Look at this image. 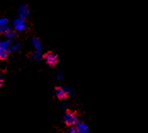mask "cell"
<instances>
[{
	"mask_svg": "<svg viewBox=\"0 0 148 133\" xmlns=\"http://www.w3.org/2000/svg\"><path fill=\"white\" fill-rule=\"evenodd\" d=\"M19 48V44H16V45H14L12 48H11V50H16V49H18Z\"/></svg>",
	"mask_w": 148,
	"mask_h": 133,
	"instance_id": "12",
	"label": "cell"
},
{
	"mask_svg": "<svg viewBox=\"0 0 148 133\" xmlns=\"http://www.w3.org/2000/svg\"><path fill=\"white\" fill-rule=\"evenodd\" d=\"M9 44H10V41L0 42V49H7V47H8Z\"/></svg>",
	"mask_w": 148,
	"mask_h": 133,
	"instance_id": "10",
	"label": "cell"
},
{
	"mask_svg": "<svg viewBox=\"0 0 148 133\" xmlns=\"http://www.w3.org/2000/svg\"><path fill=\"white\" fill-rule=\"evenodd\" d=\"M9 56L7 49H0V60H5Z\"/></svg>",
	"mask_w": 148,
	"mask_h": 133,
	"instance_id": "6",
	"label": "cell"
},
{
	"mask_svg": "<svg viewBox=\"0 0 148 133\" xmlns=\"http://www.w3.org/2000/svg\"><path fill=\"white\" fill-rule=\"evenodd\" d=\"M33 44H34V46L36 47V49H38V50L41 49V44L38 39H33Z\"/></svg>",
	"mask_w": 148,
	"mask_h": 133,
	"instance_id": "9",
	"label": "cell"
},
{
	"mask_svg": "<svg viewBox=\"0 0 148 133\" xmlns=\"http://www.w3.org/2000/svg\"><path fill=\"white\" fill-rule=\"evenodd\" d=\"M10 26H9V25H7V26H4V27H2V28H0V32L4 33L6 31H8V30H10Z\"/></svg>",
	"mask_w": 148,
	"mask_h": 133,
	"instance_id": "11",
	"label": "cell"
},
{
	"mask_svg": "<svg viewBox=\"0 0 148 133\" xmlns=\"http://www.w3.org/2000/svg\"><path fill=\"white\" fill-rule=\"evenodd\" d=\"M29 14V10L27 5H21L19 8V15L21 19H25Z\"/></svg>",
	"mask_w": 148,
	"mask_h": 133,
	"instance_id": "5",
	"label": "cell"
},
{
	"mask_svg": "<svg viewBox=\"0 0 148 133\" xmlns=\"http://www.w3.org/2000/svg\"><path fill=\"white\" fill-rule=\"evenodd\" d=\"M45 59L46 60L47 63H48L49 66H51V67L56 66V65L57 64L58 61H59L57 55H56V54L53 53V52H49V53H47L45 56Z\"/></svg>",
	"mask_w": 148,
	"mask_h": 133,
	"instance_id": "2",
	"label": "cell"
},
{
	"mask_svg": "<svg viewBox=\"0 0 148 133\" xmlns=\"http://www.w3.org/2000/svg\"><path fill=\"white\" fill-rule=\"evenodd\" d=\"M4 35H5L7 38H9V39H13V38H15V36H16V33H15V32L10 29L4 32Z\"/></svg>",
	"mask_w": 148,
	"mask_h": 133,
	"instance_id": "7",
	"label": "cell"
},
{
	"mask_svg": "<svg viewBox=\"0 0 148 133\" xmlns=\"http://www.w3.org/2000/svg\"><path fill=\"white\" fill-rule=\"evenodd\" d=\"M64 120H65V123H66V125H68V126L74 125L77 122V114L75 112L71 111V110H67L66 113V114H65Z\"/></svg>",
	"mask_w": 148,
	"mask_h": 133,
	"instance_id": "1",
	"label": "cell"
},
{
	"mask_svg": "<svg viewBox=\"0 0 148 133\" xmlns=\"http://www.w3.org/2000/svg\"><path fill=\"white\" fill-rule=\"evenodd\" d=\"M8 23H9V20L7 18H1L0 19V28L7 26Z\"/></svg>",
	"mask_w": 148,
	"mask_h": 133,
	"instance_id": "8",
	"label": "cell"
},
{
	"mask_svg": "<svg viewBox=\"0 0 148 133\" xmlns=\"http://www.w3.org/2000/svg\"><path fill=\"white\" fill-rule=\"evenodd\" d=\"M14 26H15V29L18 30V31H23L25 30L27 25H26V22L24 21L23 19H21V18H18L16 19L15 21H14Z\"/></svg>",
	"mask_w": 148,
	"mask_h": 133,
	"instance_id": "4",
	"label": "cell"
},
{
	"mask_svg": "<svg viewBox=\"0 0 148 133\" xmlns=\"http://www.w3.org/2000/svg\"><path fill=\"white\" fill-rule=\"evenodd\" d=\"M2 85H3V80L0 79V88H1V86H2Z\"/></svg>",
	"mask_w": 148,
	"mask_h": 133,
	"instance_id": "13",
	"label": "cell"
},
{
	"mask_svg": "<svg viewBox=\"0 0 148 133\" xmlns=\"http://www.w3.org/2000/svg\"><path fill=\"white\" fill-rule=\"evenodd\" d=\"M56 95L59 100H66L68 96L67 92L61 87H56Z\"/></svg>",
	"mask_w": 148,
	"mask_h": 133,
	"instance_id": "3",
	"label": "cell"
}]
</instances>
